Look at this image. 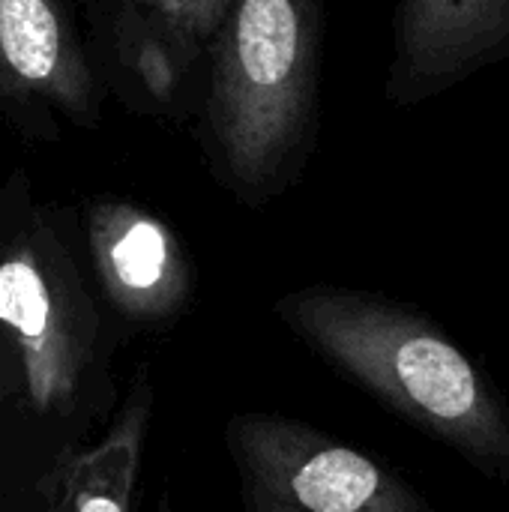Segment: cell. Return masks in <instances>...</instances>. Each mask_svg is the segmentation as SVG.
I'll return each instance as SVG.
<instances>
[{"instance_id": "1", "label": "cell", "mask_w": 509, "mask_h": 512, "mask_svg": "<svg viewBox=\"0 0 509 512\" xmlns=\"http://www.w3.org/2000/svg\"><path fill=\"white\" fill-rule=\"evenodd\" d=\"M273 309L336 372L509 483V405L429 315L345 285H306L282 294Z\"/></svg>"}, {"instance_id": "2", "label": "cell", "mask_w": 509, "mask_h": 512, "mask_svg": "<svg viewBox=\"0 0 509 512\" xmlns=\"http://www.w3.org/2000/svg\"><path fill=\"white\" fill-rule=\"evenodd\" d=\"M324 0H234L210 48L201 141L240 204L291 189L321 120Z\"/></svg>"}, {"instance_id": "3", "label": "cell", "mask_w": 509, "mask_h": 512, "mask_svg": "<svg viewBox=\"0 0 509 512\" xmlns=\"http://www.w3.org/2000/svg\"><path fill=\"white\" fill-rule=\"evenodd\" d=\"M0 327L18 351L33 408L66 411L93 357L96 315L54 219L24 192L0 243Z\"/></svg>"}, {"instance_id": "4", "label": "cell", "mask_w": 509, "mask_h": 512, "mask_svg": "<svg viewBox=\"0 0 509 512\" xmlns=\"http://www.w3.org/2000/svg\"><path fill=\"white\" fill-rule=\"evenodd\" d=\"M225 444L249 512H432L396 471L294 417L234 414Z\"/></svg>"}, {"instance_id": "5", "label": "cell", "mask_w": 509, "mask_h": 512, "mask_svg": "<svg viewBox=\"0 0 509 512\" xmlns=\"http://www.w3.org/2000/svg\"><path fill=\"white\" fill-rule=\"evenodd\" d=\"M87 3L0 0V111L33 141H57L63 126L99 123L108 87Z\"/></svg>"}, {"instance_id": "6", "label": "cell", "mask_w": 509, "mask_h": 512, "mask_svg": "<svg viewBox=\"0 0 509 512\" xmlns=\"http://www.w3.org/2000/svg\"><path fill=\"white\" fill-rule=\"evenodd\" d=\"M509 57V0H399L384 96L420 105Z\"/></svg>"}, {"instance_id": "7", "label": "cell", "mask_w": 509, "mask_h": 512, "mask_svg": "<svg viewBox=\"0 0 509 512\" xmlns=\"http://www.w3.org/2000/svg\"><path fill=\"white\" fill-rule=\"evenodd\" d=\"M87 246L108 300L123 315L153 324L189 306L192 261L177 234L150 210L120 198L90 204Z\"/></svg>"}, {"instance_id": "8", "label": "cell", "mask_w": 509, "mask_h": 512, "mask_svg": "<svg viewBox=\"0 0 509 512\" xmlns=\"http://www.w3.org/2000/svg\"><path fill=\"white\" fill-rule=\"evenodd\" d=\"M147 414L150 399L138 390L99 444L60 465L51 483L48 512H132Z\"/></svg>"}, {"instance_id": "9", "label": "cell", "mask_w": 509, "mask_h": 512, "mask_svg": "<svg viewBox=\"0 0 509 512\" xmlns=\"http://www.w3.org/2000/svg\"><path fill=\"white\" fill-rule=\"evenodd\" d=\"M18 372H21V360H18V351H15V345H12V339L6 336H0V414H3V405H6V399L12 396V390H15V378H18Z\"/></svg>"}]
</instances>
